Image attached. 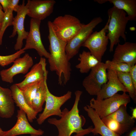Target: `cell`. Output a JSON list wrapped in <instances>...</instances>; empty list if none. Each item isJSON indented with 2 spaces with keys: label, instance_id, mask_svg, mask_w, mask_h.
I'll return each mask as SVG.
<instances>
[{
  "label": "cell",
  "instance_id": "obj_22",
  "mask_svg": "<svg viewBox=\"0 0 136 136\" xmlns=\"http://www.w3.org/2000/svg\"><path fill=\"white\" fill-rule=\"evenodd\" d=\"M79 63L76 66L81 73H86L97 65L99 62L89 51H83L79 55Z\"/></svg>",
  "mask_w": 136,
  "mask_h": 136
},
{
  "label": "cell",
  "instance_id": "obj_27",
  "mask_svg": "<svg viewBox=\"0 0 136 136\" xmlns=\"http://www.w3.org/2000/svg\"><path fill=\"white\" fill-rule=\"evenodd\" d=\"M104 63L107 70H113L116 72H129L131 67L125 63L109 60H107Z\"/></svg>",
  "mask_w": 136,
  "mask_h": 136
},
{
  "label": "cell",
  "instance_id": "obj_1",
  "mask_svg": "<svg viewBox=\"0 0 136 136\" xmlns=\"http://www.w3.org/2000/svg\"><path fill=\"white\" fill-rule=\"evenodd\" d=\"M49 42L50 57L48 59L50 70L55 72L58 77V83L65 85L71 78V69L65 51L67 42L56 35L50 23L48 22Z\"/></svg>",
  "mask_w": 136,
  "mask_h": 136
},
{
  "label": "cell",
  "instance_id": "obj_4",
  "mask_svg": "<svg viewBox=\"0 0 136 136\" xmlns=\"http://www.w3.org/2000/svg\"><path fill=\"white\" fill-rule=\"evenodd\" d=\"M50 23L56 36L67 43L78 32L83 24L76 17L69 14L56 17Z\"/></svg>",
  "mask_w": 136,
  "mask_h": 136
},
{
  "label": "cell",
  "instance_id": "obj_19",
  "mask_svg": "<svg viewBox=\"0 0 136 136\" xmlns=\"http://www.w3.org/2000/svg\"><path fill=\"white\" fill-rule=\"evenodd\" d=\"M88 117L92 121L94 126L91 132L94 135L99 134L102 136H120L109 129L102 121L95 111L89 105L84 108Z\"/></svg>",
  "mask_w": 136,
  "mask_h": 136
},
{
  "label": "cell",
  "instance_id": "obj_13",
  "mask_svg": "<svg viewBox=\"0 0 136 136\" xmlns=\"http://www.w3.org/2000/svg\"><path fill=\"white\" fill-rule=\"evenodd\" d=\"M56 2L54 0H28L27 15L41 21L52 13Z\"/></svg>",
  "mask_w": 136,
  "mask_h": 136
},
{
  "label": "cell",
  "instance_id": "obj_30",
  "mask_svg": "<svg viewBox=\"0 0 136 136\" xmlns=\"http://www.w3.org/2000/svg\"><path fill=\"white\" fill-rule=\"evenodd\" d=\"M25 52L22 49L13 54L7 55H0V65L5 66L13 62L16 59Z\"/></svg>",
  "mask_w": 136,
  "mask_h": 136
},
{
  "label": "cell",
  "instance_id": "obj_17",
  "mask_svg": "<svg viewBox=\"0 0 136 136\" xmlns=\"http://www.w3.org/2000/svg\"><path fill=\"white\" fill-rule=\"evenodd\" d=\"M112 60L127 63L131 66L136 63V43L125 42L117 44Z\"/></svg>",
  "mask_w": 136,
  "mask_h": 136
},
{
  "label": "cell",
  "instance_id": "obj_38",
  "mask_svg": "<svg viewBox=\"0 0 136 136\" xmlns=\"http://www.w3.org/2000/svg\"><path fill=\"white\" fill-rule=\"evenodd\" d=\"M30 136H39L37 135H35V134H30Z\"/></svg>",
  "mask_w": 136,
  "mask_h": 136
},
{
  "label": "cell",
  "instance_id": "obj_20",
  "mask_svg": "<svg viewBox=\"0 0 136 136\" xmlns=\"http://www.w3.org/2000/svg\"><path fill=\"white\" fill-rule=\"evenodd\" d=\"M13 98L16 106L20 109L26 113L29 121L32 123L37 118L38 113L35 111L26 103L21 91L15 84L12 85L10 87Z\"/></svg>",
  "mask_w": 136,
  "mask_h": 136
},
{
  "label": "cell",
  "instance_id": "obj_34",
  "mask_svg": "<svg viewBox=\"0 0 136 136\" xmlns=\"http://www.w3.org/2000/svg\"><path fill=\"white\" fill-rule=\"evenodd\" d=\"M2 6L0 4V23H2L5 16V12L3 11Z\"/></svg>",
  "mask_w": 136,
  "mask_h": 136
},
{
  "label": "cell",
  "instance_id": "obj_5",
  "mask_svg": "<svg viewBox=\"0 0 136 136\" xmlns=\"http://www.w3.org/2000/svg\"><path fill=\"white\" fill-rule=\"evenodd\" d=\"M130 101V98L126 92L117 93L112 96L102 100L93 98L90 100L89 106L93 109L101 119L117 111L122 105L127 106Z\"/></svg>",
  "mask_w": 136,
  "mask_h": 136
},
{
  "label": "cell",
  "instance_id": "obj_31",
  "mask_svg": "<svg viewBox=\"0 0 136 136\" xmlns=\"http://www.w3.org/2000/svg\"><path fill=\"white\" fill-rule=\"evenodd\" d=\"M129 73L134 86L136 89V64L131 67Z\"/></svg>",
  "mask_w": 136,
  "mask_h": 136
},
{
  "label": "cell",
  "instance_id": "obj_3",
  "mask_svg": "<svg viewBox=\"0 0 136 136\" xmlns=\"http://www.w3.org/2000/svg\"><path fill=\"white\" fill-rule=\"evenodd\" d=\"M107 13L109 22L107 36L110 42L109 51L112 52L114 46L120 42V37L126 41V28L129 20L125 12L114 6L109 9Z\"/></svg>",
  "mask_w": 136,
  "mask_h": 136
},
{
  "label": "cell",
  "instance_id": "obj_16",
  "mask_svg": "<svg viewBox=\"0 0 136 136\" xmlns=\"http://www.w3.org/2000/svg\"><path fill=\"white\" fill-rule=\"evenodd\" d=\"M46 65L45 58L41 57L39 62L33 65L30 72L24 76V80L16 84L21 89L29 84L47 78L48 72Z\"/></svg>",
  "mask_w": 136,
  "mask_h": 136
},
{
  "label": "cell",
  "instance_id": "obj_36",
  "mask_svg": "<svg viewBox=\"0 0 136 136\" xmlns=\"http://www.w3.org/2000/svg\"><path fill=\"white\" fill-rule=\"evenodd\" d=\"M132 111V118L133 119H136V108H132L131 109Z\"/></svg>",
  "mask_w": 136,
  "mask_h": 136
},
{
  "label": "cell",
  "instance_id": "obj_35",
  "mask_svg": "<svg viewBox=\"0 0 136 136\" xmlns=\"http://www.w3.org/2000/svg\"><path fill=\"white\" fill-rule=\"evenodd\" d=\"M126 136H136V127H134L127 134Z\"/></svg>",
  "mask_w": 136,
  "mask_h": 136
},
{
  "label": "cell",
  "instance_id": "obj_9",
  "mask_svg": "<svg viewBox=\"0 0 136 136\" xmlns=\"http://www.w3.org/2000/svg\"><path fill=\"white\" fill-rule=\"evenodd\" d=\"M109 22L108 19L104 27L98 31L92 32L82 46L88 48L91 54L100 62H101L108 43L106 33L108 32Z\"/></svg>",
  "mask_w": 136,
  "mask_h": 136
},
{
  "label": "cell",
  "instance_id": "obj_21",
  "mask_svg": "<svg viewBox=\"0 0 136 136\" xmlns=\"http://www.w3.org/2000/svg\"><path fill=\"white\" fill-rule=\"evenodd\" d=\"M126 107L122 105L115 112L105 117L115 120L127 132L134 126L135 120L127 113Z\"/></svg>",
  "mask_w": 136,
  "mask_h": 136
},
{
  "label": "cell",
  "instance_id": "obj_6",
  "mask_svg": "<svg viewBox=\"0 0 136 136\" xmlns=\"http://www.w3.org/2000/svg\"><path fill=\"white\" fill-rule=\"evenodd\" d=\"M102 21L101 18L98 17L94 18L87 24H83L78 32L67 43L65 51L69 61L78 54L80 47L93 32L94 28Z\"/></svg>",
  "mask_w": 136,
  "mask_h": 136
},
{
  "label": "cell",
  "instance_id": "obj_15",
  "mask_svg": "<svg viewBox=\"0 0 136 136\" xmlns=\"http://www.w3.org/2000/svg\"><path fill=\"white\" fill-rule=\"evenodd\" d=\"M107 70L108 81L102 86L98 93L96 100H102L110 97L119 91L128 92L120 81L117 72L109 69Z\"/></svg>",
  "mask_w": 136,
  "mask_h": 136
},
{
  "label": "cell",
  "instance_id": "obj_25",
  "mask_svg": "<svg viewBox=\"0 0 136 136\" xmlns=\"http://www.w3.org/2000/svg\"><path fill=\"white\" fill-rule=\"evenodd\" d=\"M118 78L128 91L130 97L136 100V89L134 87L129 72H117Z\"/></svg>",
  "mask_w": 136,
  "mask_h": 136
},
{
  "label": "cell",
  "instance_id": "obj_7",
  "mask_svg": "<svg viewBox=\"0 0 136 136\" xmlns=\"http://www.w3.org/2000/svg\"><path fill=\"white\" fill-rule=\"evenodd\" d=\"M72 95V92L69 91L63 95L56 96L51 93L48 88L45 107L43 112L39 115L37 119L38 124L41 125L46 119L52 116H58L60 117L62 114L61 107L71 98Z\"/></svg>",
  "mask_w": 136,
  "mask_h": 136
},
{
  "label": "cell",
  "instance_id": "obj_18",
  "mask_svg": "<svg viewBox=\"0 0 136 136\" xmlns=\"http://www.w3.org/2000/svg\"><path fill=\"white\" fill-rule=\"evenodd\" d=\"M15 110L14 102L11 90L0 86V117L10 118L14 115Z\"/></svg>",
  "mask_w": 136,
  "mask_h": 136
},
{
  "label": "cell",
  "instance_id": "obj_26",
  "mask_svg": "<svg viewBox=\"0 0 136 136\" xmlns=\"http://www.w3.org/2000/svg\"><path fill=\"white\" fill-rule=\"evenodd\" d=\"M47 78L43 80L31 84L20 89L26 103L31 107L32 101L38 87Z\"/></svg>",
  "mask_w": 136,
  "mask_h": 136
},
{
  "label": "cell",
  "instance_id": "obj_10",
  "mask_svg": "<svg viewBox=\"0 0 136 136\" xmlns=\"http://www.w3.org/2000/svg\"><path fill=\"white\" fill-rule=\"evenodd\" d=\"M41 21L31 18L29 32L26 39V43L22 49L24 51L31 49L35 50L41 57L48 59L50 53L45 48L42 42L40 31Z\"/></svg>",
  "mask_w": 136,
  "mask_h": 136
},
{
  "label": "cell",
  "instance_id": "obj_11",
  "mask_svg": "<svg viewBox=\"0 0 136 136\" xmlns=\"http://www.w3.org/2000/svg\"><path fill=\"white\" fill-rule=\"evenodd\" d=\"M25 1H22V4L19 5L17 14L12 22L13 30L10 38L14 37L17 34L18 35L16 42L14 46L16 50L22 49L23 45V41L25 39L28 35V32L26 31L24 27V21L25 17L27 15L28 11V5L25 4Z\"/></svg>",
  "mask_w": 136,
  "mask_h": 136
},
{
  "label": "cell",
  "instance_id": "obj_12",
  "mask_svg": "<svg viewBox=\"0 0 136 136\" xmlns=\"http://www.w3.org/2000/svg\"><path fill=\"white\" fill-rule=\"evenodd\" d=\"M13 63L10 68L1 71L0 75L3 81L10 83H13L15 76L20 74L26 73L33 64L32 58L27 53L23 57L16 59Z\"/></svg>",
  "mask_w": 136,
  "mask_h": 136
},
{
  "label": "cell",
  "instance_id": "obj_33",
  "mask_svg": "<svg viewBox=\"0 0 136 136\" xmlns=\"http://www.w3.org/2000/svg\"><path fill=\"white\" fill-rule=\"evenodd\" d=\"M19 0H11V6L10 9H11L13 11L17 12L19 8L18 5Z\"/></svg>",
  "mask_w": 136,
  "mask_h": 136
},
{
  "label": "cell",
  "instance_id": "obj_28",
  "mask_svg": "<svg viewBox=\"0 0 136 136\" xmlns=\"http://www.w3.org/2000/svg\"><path fill=\"white\" fill-rule=\"evenodd\" d=\"M13 11L12 9H9L5 12V17L0 30V45L2 44L3 36L6 29L9 26L12 25L14 18Z\"/></svg>",
  "mask_w": 136,
  "mask_h": 136
},
{
  "label": "cell",
  "instance_id": "obj_2",
  "mask_svg": "<svg viewBox=\"0 0 136 136\" xmlns=\"http://www.w3.org/2000/svg\"><path fill=\"white\" fill-rule=\"evenodd\" d=\"M82 92L77 90L75 92V98L74 105L70 110L66 108L62 111L60 119L56 118L49 119V124L54 125L57 128V136H71L74 133V136H83L91 132L93 128L90 127L83 129L82 118L79 113L78 105Z\"/></svg>",
  "mask_w": 136,
  "mask_h": 136
},
{
  "label": "cell",
  "instance_id": "obj_23",
  "mask_svg": "<svg viewBox=\"0 0 136 136\" xmlns=\"http://www.w3.org/2000/svg\"><path fill=\"white\" fill-rule=\"evenodd\" d=\"M116 8L122 10L127 15L129 21L136 20V0H107Z\"/></svg>",
  "mask_w": 136,
  "mask_h": 136
},
{
  "label": "cell",
  "instance_id": "obj_39",
  "mask_svg": "<svg viewBox=\"0 0 136 136\" xmlns=\"http://www.w3.org/2000/svg\"><path fill=\"white\" fill-rule=\"evenodd\" d=\"M1 25H2V23H0V30L1 28Z\"/></svg>",
  "mask_w": 136,
  "mask_h": 136
},
{
  "label": "cell",
  "instance_id": "obj_24",
  "mask_svg": "<svg viewBox=\"0 0 136 136\" xmlns=\"http://www.w3.org/2000/svg\"><path fill=\"white\" fill-rule=\"evenodd\" d=\"M47 80L45 79L40 85L31 102V108L37 113L43 110V105L45 101L48 88Z\"/></svg>",
  "mask_w": 136,
  "mask_h": 136
},
{
  "label": "cell",
  "instance_id": "obj_37",
  "mask_svg": "<svg viewBox=\"0 0 136 136\" xmlns=\"http://www.w3.org/2000/svg\"><path fill=\"white\" fill-rule=\"evenodd\" d=\"M5 131H3L0 127V136H4Z\"/></svg>",
  "mask_w": 136,
  "mask_h": 136
},
{
  "label": "cell",
  "instance_id": "obj_32",
  "mask_svg": "<svg viewBox=\"0 0 136 136\" xmlns=\"http://www.w3.org/2000/svg\"><path fill=\"white\" fill-rule=\"evenodd\" d=\"M0 4L5 12L10 8L11 0H0Z\"/></svg>",
  "mask_w": 136,
  "mask_h": 136
},
{
  "label": "cell",
  "instance_id": "obj_14",
  "mask_svg": "<svg viewBox=\"0 0 136 136\" xmlns=\"http://www.w3.org/2000/svg\"><path fill=\"white\" fill-rule=\"evenodd\" d=\"M25 112L22 110H17V122L9 130L5 131L4 136H16L24 134L42 135L44 131L41 129H36L30 124Z\"/></svg>",
  "mask_w": 136,
  "mask_h": 136
},
{
  "label": "cell",
  "instance_id": "obj_8",
  "mask_svg": "<svg viewBox=\"0 0 136 136\" xmlns=\"http://www.w3.org/2000/svg\"><path fill=\"white\" fill-rule=\"evenodd\" d=\"M107 81V69L105 63L101 62L91 69L83 79L82 85L90 95L96 96Z\"/></svg>",
  "mask_w": 136,
  "mask_h": 136
},
{
  "label": "cell",
  "instance_id": "obj_29",
  "mask_svg": "<svg viewBox=\"0 0 136 136\" xmlns=\"http://www.w3.org/2000/svg\"><path fill=\"white\" fill-rule=\"evenodd\" d=\"M101 119L109 129L120 135L127 132L118 123L113 119L104 117Z\"/></svg>",
  "mask_w": 136,
  "mask_h": 136
}]
</instances>
